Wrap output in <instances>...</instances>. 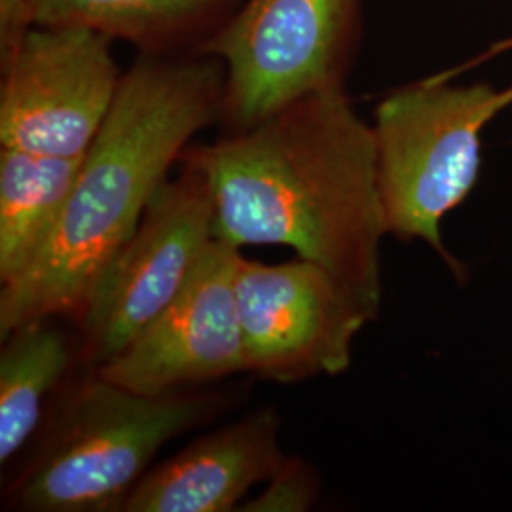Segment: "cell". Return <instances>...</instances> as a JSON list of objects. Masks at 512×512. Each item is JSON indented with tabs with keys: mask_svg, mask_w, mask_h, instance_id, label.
Here are the masks:
<instances>
[{
	"mask_svg": "<svg viewBox=\"0 0 512 512\" xmlns=\"http://www.w3.org/2000/svg\"><path fill=\"white\" fill-rule=\"evenodd\" d=\"M181 173L148 202L133 236L112 256L76 315L84 357L101 368L179 296L215 239V200L202 167L181 156Z\"/></svg>",
	"mask_w": 512,
	"mask_h": 512,
	"instance_id": "8992f818",
	"label": "cell"
},
{
	"mask_svg": "<svg viewBox=\"0 0 512 512\" xmlns=\"http://www.w3.org/2000/svg\"><path fill=\"white\" fill-rule=\"evenodd\" d=\"M122 76L110 38L84 27L35 25L0 57V147L82 158Z\"/></svg>",
	"mask_w": 512,
	"mask_h": 512,
	"instance_id": "52a82bcc",
	"label": "cell"
},
{
	"mask_svg": "<svg viewBox=\"0 0 512 512\" xmlns=\"http://www.w3.org/2000/svg\"><path fill=\"white\" fill-rule=\"evenodd\" d=\"M226 69L215 55L139 54L86 150L54 236L0 291V336L78 315L190 141L222 120Z\"/></svg>",
	"mask_w": 512,
	"mask_h": 512,
	"instance_id": "7a4b0ae2",
	"label": "cell"
},
{
	"mask_svg": "<svg viewBox=\"0 0 512 512\" xmlns=\"http://www.w3.org/2000/svg\"><path fill=\"white\" fill-rule=\"evenodd\" d=\"M215 200V239L283 245L378 315L387 236L372 124L346 88L311 93L256 126L184 150Z\"/></svg>",
	"mask_w": 512,
	"mask_h": 512,
	"instance_id": "6da1fadb",
	"label": "cell"
},
{
	"mask_svg": "<svg viewBox=\"0 0 512 512\" xmlns=\"http://www.w3.org/2000/svg\"><path fill=\"white\" fill-rule=\"evenodd\" d=\"M512 105V86H456L427 78L385 95L374 112L385 230L427 243L458 279L465 268L444 247L440 226L473 192L482 169V133Z\"/></svg>",
	"mask_w": 512,
	"mask_h": 512,
	"instance_id": "3957f363",
	"label": "cell"
},
{
	"mask_svg": "<svg viewBox=\"0 0 512 512\" xmlns=\"http://www.w3.org/2000/svg\"><path fill=\"white\" fill-rule=\"evenodd\" d=\"M37 25L84 27L139 54L202 52L241 0H29Z\"/></svg>",
	"mask_w": 512,
	"mask_h": 512,
	"instance_id": "8fae6325",
	"label": "cell"
},
{
	"mask_svg": "<svg viewBox=\"0 0 512 512\" xmlns=\"http://www.w3.org/2000/svg\"><path fill=\"white\" fill-rule=\"evenodd\" d=\"M319 497V480L306 461L287 458L268 480L264 492L247 501L239 511L306 512Z\"/></svg>",
	"mask_w": 512,
	"mask_h": 512,
	"instance_id": "5bb4252c",
	"label": "cell"
},
{
	"mask_svg": "<svg viewBox=\"0 0 512 512\" xmlns=\"http://www.w3.org/2000/svg\"><path fill=\"white\" fill-rule=\"evenodd\" d=\"M82 158L19 148L0 150L2 285L25 274L50 243L73 192Z\"/></svg>",
	"mask_w": 512,
	"mask_h": 512,
	"instance_id": "7c38bea8",
	"label": "cell"
},
{
	"mask_svg": "<svg viewBox=\"0 0 512 512\" xmlns=\"http://www.w3.org/2000/svg\"><path fill=\"white\" fill-rule=\"evenodd\" d=\"M38 319L2 338L0 463L6 465L37 433L44 403L67 374L73 351L67 336Z\"/></svg>",
	"mask_w": 512,
	"mask_h": 512,
	"instance_id": "4fadbf2b",
	"label": "cell"
},
{
	"mask_svg": "<svg viewBox=\"0 0 512 512\" xmlns=\"http://www.w3.org/2000/svg\"><path fill=\"white\" fill-rule=\"evenodd\" d=\"M236 294L249 372L277 384L346 372L355 338L376 319L348 285L300 256L270 266L239 255Z\"/></svg>",
	"mask_w": 512,
	"mask_h": 512,
	"instance_id": "ba28073f",
	"label": "cell"
},
{
	"mask_svg": "<svg viewBox=\"0 0 512 512\" xmlns=\"http://www.w3.org/2000/svg\"><path fill=\"white\" fill-rule=\"evenodd\" d=\"M35 25L29 0H0V57L12 54Z\"/></svg>",
	"mask_w": 512,
	"mask_h": 512,
	"instance_id": "9a60e30c",
	"label": "cell"
},
{
	"mask_svg": "<svg viewBox=\"0 0 512 512\" xmlns=\"http://www.w3.org/2000/svg\"><path fill=\"white\" fill-rule=\"evenodd\" d=\"M279 418L258 410L207 433L158 465L129 494L124 512H228L283 465Z\"/></svg>",
	"mask_w": 512,
	"mask_h": 512,
	"instance_id": "30bf717a",
	"label": "cell"
},
{
	"mask_svg": "<svg viewBox=\"0 0 512 512\" xmlns=\"http://www.w3.org/2000/svg\"><path fill=\"white\" fill-rule=\"evenodd\" d=\"M363 0H241L200 54L226 69L222 124L253 128L311 93L346 88Z\"/></svg>",
	"mask_w": 512,
	"mask_h": 512,
	"instance_id": "5b68a950",
	"label": "cell"
},
{
	"mask_svg": "<svg viewBox=\"0 0 512 512\" xmlns=\"http://www.w3.org/2000/svg\"><path fill=\"white\" fill-rule=\"evenodd\" d=\"M239 255L213 239L179 296L97 374L141 395H167L249 370L236 294Z\"/></svg>",
	"mask_w": 512,
	"mask_h": 512,
	"instance_id": "9c48e42d",
	"label": "cell"
},
{
	"mask_svg": "<svg viewBox=\"0 0 512 512\" xmlns=\"http://www.w3.org/2000/svg\"><path fill=\"white\" fill-rule=\"evenodd\" d=\"M215 408L209 395H141L95 374L74 391L14 499L33 512L122 511L160 448Z\"/></svg>",
	"mask_w": 512,
	"mask_h": 512,
	"instance_id": "277c9868",
	"label": "cell"
}]
</instances>
